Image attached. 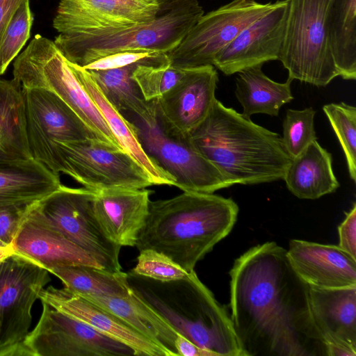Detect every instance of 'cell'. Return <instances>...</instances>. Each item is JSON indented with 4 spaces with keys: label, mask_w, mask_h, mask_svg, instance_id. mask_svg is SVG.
I'll return each mask as SVG.
<instances>
[{
    "label": "cell",
    "mask_w": 356,
    "mask_h": 356,
    "mask_svg": "<svg viewBox=\"0 0 356 356\" xmlns=\"http://www.w3.org/2000/svg\"><path fill=\"white\" fill-rule=\"evenodd\" d=\"M22 92L31 156L50 170L53 142L97 139L78 115L54 93L41 88H22Z\"/></svg>",
    "instance_id": "14"
},
{
    "label": "cell",
    "mask_w": 356,
    "mask_h": 356,
    "mask_svg": "<svg viewBox=\"0 0 356 356\" xmlns=\"http://www.w3.org/2000/svg\"><path fill=\"white\" fill-rule=\"evenodd\" d=\"M286 255L292 268L309 286H356V259L338 245L292 239Z\"/></svg>",
    "instance_id": "19"
},
{
    "label": "cell",
    "mask_w": 356,
    "mask_h": 356,
    "mask_svg": "<svg viewBox=\"0 0 356 356\" xmlns=\"http://www.w3.org/2000/svg\"><path fill=\"white\" fill-rule=\"evenodd\" d=\"M39 299L51 307L79 319L130 347L135 356H170V354L135 330L126 322L65 288L49 286Z\"/></svg>",
    "instance_id": "18"
},
{
    "label": "cell",
    "mask_w": 356,
    "mask_h": 356,
    "mask_svg": "<svg viewBox=\"0 0 356 356\" xmlns=\"http://www.w3.org/2000/svg\"><path fill=\"white\" fill-rule=\"evenodd\" d=\"M276 4L255 0H232L203 15L188 34L167 53L170 65L188 69L213 65L216 56L246 26Z\"/></svg>",
    "instance_id": "11"
},
{
    "label": "cell",
    "mask_w": 356,
    "mask_h": 356,
    "mask_svg": "<svg viewBox=\"0 0 356 356\" xmlns=\"http://www.w3.org/2000/svg\"><path fill=\"white\" fill-rule=\"evenodd\" d=\"M308 297L313 323L325 345L356 350V286H309Z\"/></svg>",
    "instance_id": "21"
},
{
    "label": "cell",
    "mask_w": 356,
    "mask_h": 356,
    "mask_svg": "<svg viewBox=\"0 0 356 356\" xmlns=\"http://www.w3.org/2000/svg\"><path fill=\"white\" fill-rule=\"evenodd\" d=\"M175 346L178 355L182 356H213L210 352L197 346L194 343L177 334Z\"/></svg>",
    "instance_id": "40"
},
{
    "label": "cell",
    "mask_w": 356,
    "mask_h": 356,
    "mask_svg": "<svg viewBox=\"0 0 356 356\" xmlns=\"http://www.w3.org/2000/svg\"><path fill=\"white\" fill-rule=\"evenodd\" d=\"M230 318L245 356H327L313 323L309 286L275 242L254 246L229 271Z\"/></svg>",
    "instance_id": "1"
},
{
    "label": "cell",
    "mask_w": 356,
    "mask_h": 356,
    "mask_svg": "<svg viewBox=\"0 0 356 356\" xmlns=\"http://www.w3.org/2000/svg\"><path fill=\"white\" fill-rule=\"evenodd\" d=\"M287 0L243 29L215 57L213 65L225 75L279 60L285 33Z\"/></svg>",
    "instance_id": "15"
},
{
    "label": "cell",
    "mask_w": 356,
    "mask_h": 356,
    "mask_svg": "<svg viewBox=\"0 0 356 356\" xmlns=\"http://www.w3.org/2000/svg\"><path fill=\"white\" fill-rule=\"evenodd\" d=\"M24 0H0V39L14 14Z\"/></svg>",
    "instance_id": "41"
},
{
    "label": "cell",
    "mask_w": 356,
    "mask_h": 356,
    "mask_svg": "<svg viewBox=\"0 0 356 356\" xmlns=\"http://www.w3.org/2000/svg\"><path fill=\"white\" fill-rule=\"evenodd\" d=\"M79 296L118 316L170 356H179L175 346L177 332L132 291L127 297Z\"/></svg>",
    "instance_id": "26"
},
{
    "label": "cell",
    "mask_w": 356,
    "mask_h": 356,
    "mask_svg": "<svg viewBox=\"0 0 356 356\" xmlns=\"http://www.w3.org/2000/svg\"><path fill=\"white\" fill-rule=\"evenodd\" d=\"M187 136L194 148L234 184L283 179L292 159L280 134L217 99L207 117Z\"/></svg>",
    "instance_id": "3"
},
{
    "label": "cell",
    "mask_w": 356,
    "mask_h": 356,
    "mask_svg": "<svg viewBox=\"0 0 356 356\" xmlns=\"http://www.w3.org/2000/svg\"><path fill=\"white\" fill-rule=\"evenodd\" d=\"M185 70L174 67L170 62L161 65L139 64L132 77L147 102L160 98L182 77Z\"/></svg>",
    "instance_id": "35"
},
{
    "label": "cell",
    "mask_w": 356,
    "mask_h": 356,
    "mask_svg": "<svg viewBox=\"0 0 356 356\" xmlns=\"http://www.w3.org/2000/svg\"><path fill=\"white\" fill-rule=\"evenodd\" d=\"M150 22L120 29L59 33L54 41L65 58L84 67L123 51L168 53L177 47L204 15L199 0H158Z\"/></svg>",
    "instance_id": "5"
},
{
    "label": "cell",
    "mask_w": 356,
    "mask_h": 356,
    "mask_svg": "<svg viewBox=\"0 0 356 356\" xmlns=\"http://www.w3.org/2000/svg\"><path fill=\"white\" fill-rule=\"evenodd\" d=\"M288 78L278 83L268 78L261 66L244 70L236 77L235 95L243 108L242 115L250 118L254 114L277 116L281 107L293 99Z\"/></svg>",
    "instance_id": "27"
},
{
    "label": "cell",
    "mask_w": 356,
    "mask_h": 356,
    "mask_svg": "<svg viewBox=\"0 0 356 356\" xmlns=\"http://www.w3.org/2000/svg\"><path fill=\"white\" fill-rule=\"evenodd\" d=\"M238 207L232 198L184 191L151 201L136 247L162 252L188 273L233 229Z\"/></svg>",
    "instance_id": "2"
},
{
    "label": "cell",
    "mask_w": 356,
    "mask_h": 356,
    "mask_svg": "<svg viewBox=\"0 0 356 356\" xmlns=\"http://www.w3.org/2000/svg\"><path fill=\"white\" fill-rule=\"evenodd\" d=\"M330 48L339 76L356 79V0H334L327 17Z\"/></svg>",
    "instance_id": "29"
},
{
    "label": "cell",
    "mask_w": 356,
    "mask_h": 356,
    "mask_svg": "<svg viewBox=\"0 0 356 356\" xmlns=\"http://www.w3.org/2000/svg\"><path fill=\"white\" fill-rule=\"evenodd\" d=\"M131 291L176 332L213 356H245L230 316L195 270L160 281L127 273Z\"/></svg>",
    "instance_id": "4"
},
{
    "label": "cell",
    "mask_w": 356,
    "mask_h": 356,
    "mask_svg": "<svg viewBox=\"0 0 356 356\" xmlns=\"http://www.w3.org/2000/svg\"><path fill=\"white\" fill-rule=\"evenodd\" d=\"M48 272L56 276L64 288L78 295L127 297L131 293L127 273L113 272L86 265L54 266Z\"/></svg>",
    "instance_id": "30"
},
{
    "label": "cell",
    "mask_w": 356,
    "mask_h": 356,
    "mask_svg": "<svg viewBox=\"0 0 356 356\" xmlns=\"http://www.w3.org/2000/svg\"><path fill=\"white\" fill-rule=\"evenodd\" d=\"M14 253L15 250L13 245L0 246V262Z\"/></svg>",
    "instance_id": "42"
},
{
    "label": "cell",
    "mask_w": 356,
    "mask_h": 356,
    "mask_svg": "<svg viewBox=\"0 0 356 356\" xmlns=\"http://www.w3.org/2000/svg\"><path fill=\"white\" fill-rule=\"evenodd\" d=\"M146 154L175 180L183 191L213 193L230 187L232 181L191 145L188 136L172 132L161 120L156 99L143 116L129 114Z\"/></svg>",
    "instance_id": "9"
},
{
    "label": "cell",
    "mask_w": 356,
    "mask_h": 356,
    "mask_svg": "<svg viewBox=\"0 0 356 356\" xmlns=\"http://www.w3.org/2000/svg\"><path fill=\"white\" fill-rule=\"evenodd\" d=\"M33 15L29 0L19 6L0 39V75L19 54L30 38Z\"/></svg>",
    "instance_id": "33"
},
{
    "label": "cell",
    "mask_w": 356,
    "mask_h": 356,
    "mask_svg": "<svg viewBox=\"0 0 356 356\" xmlns=\"http://www.w3.org/2000/svg\"><path fill=\"white\" fill-rule=\"evenodd\" d=\"M283 179L290 192L300 199H318L339 187L332 154L317 140L291 159Z\"/></svg>",
    "instance_id": "25"
},
{
    "label": "cell",
    "mask_w": 356,
    "mask_h": 356,
    "mask_svg": "<svg viewBox=\"0 0 356 356\" xmlns=\"http://www.w3.org/2000/svg\"><path fill=\"white\" fill-rule=\"evenodd\" d=\"M26 206L0 207V241L4 244L12 245L20 226Z\"/></svg>",
    "instance_id": "38"
},
{
    "label": "cell",
    "mask_w": 356,
    "mask_h": 356,
    "mask_svg": "<svg viewBox=\"0 0 356 356\" xmlns=\"http://www.w3.org/2000/svg\"><path fill=\"white\" fill-rule=\"evenodd\" d=\"M152 193L146 188L95 192V216L111 241L121 247L136 245L149 215Z\"/></svg>",
    "instance_id": "20"
},
{
    "label": "cell",
    "mask_w": 356,
    "mask_h": 356,
    "mask_svg": "<svg viewBox=\"0 0 356 356\" xmlns=\"http://www.w3.org/2000/svg\"><path fill=\"white\" fill-rule=\"evenodd\" d=\"M158 0H60L53 20L58 33L120 29L152 22Z\"/></svg>",
    "instance_id": "16"
},
{
    "label": "cell",
    "mask_w": 356,
    "mask_h": 356,
    "mask_svg": "<svg viewBox=\"0 0 356 356\" xmlns=\"http://www.w3.org/2000/svg\"><path fill=\"white\" fill-rule=\"evenodd\" d=\"M316 111L308 107L302 110L289 108L283 121L282 140L291 159L298 156L312 143L317 140L314 129Z\"/></svg>",
    "instance_id": "34"
},
{
    "label": "cell",
    "mask_w": 356,
    "mask_h": 356,
    "mask_svg": "<svg viewBox=\"0 0 356 356\" xmlns=\"http://www.w3.org/2000/svg\"><path fill=\"white\" fill-rule=\"evenodd\" d=\"M143 63L149 64L136 63L119 68L87 71L106 99L118 111L140 117L149 111L150 102L144 99L132 74L139 64Z\"/></svg>",
    "instance_id": "31"
},
{
    "label": "cell",
    "mask_w": 356,
    "mask_h": 356,
    "mask_svg": "<svg viewBox=\"0 0 356 356\" xmlns=\"http://www.w3.org/2000/svg\"><path fill=\"white\" fill-rule=\"evenodd\" d=\"M132 273L160 281L182 279L189 273L162 252L152 249L139 251Z\"/></svg>",
    "instance_id": "36"
},
{
    "label": "cell",
    "mask_w": 356,
    "mask_h": 356,
    "mask_svg": "<svg viewBox=\"0 0 356 356\" xmlns=\"http://www.w3.org/2000/svg\"><path fill=\"white\" fill-rule=\"evenodd\" d=\"M40 318L23 344L27 356H131L128 346L41 302Z\"/></svg>",
    "instance_id": "12"
},
{
    "label": "cell",
    "mask_w": 356,
    "mask_h": 356,
    "mask_svg": "<svg viewBox=\"0 0 356 356\" xmlns=\"http://www.w3.org/2000/svg\"><path fill=\"white\" fill-rule=\"evenodd\" d=\"M68 63L101 112L120 147L143 168L153 185L174 186V179L146 154L133 124L106 99L89 72L70 61Z\"/></svg>",
    "instance_id": "23"
},
{
    "label": "cell",
    "mask_w": 356,
    "mask_h": 356,
    "mask_svg": "<svg viewBox=\"0 0 356 356\" xmlns=\"http://www.w3.org/2000/svg\"><path fill=\"white\" fill-rule=\"evenodd\" d=\"M179 81L156 99L158 114L172 132L187 136L208 115L218 74L213 65L184 69Z\"/></svg>",
    "instance_id": "17"
},
{
    "label": "cell",
    "mask_w": 356,
    "mask_h": 356,
    "mask_svg": "<svg viewBox=\"0 0 356 356\" xmlns=\"http://www.w3.org/2000/svg\"><path fill=\"white\" fill-rule=\"evenodd\" d=\"M51 170L64 173L94 192L141 189L152 184L143 168L123 149L97 139L52 143Z\"/></svg>",
    "instance_id": "10"
},
{
    "label": "cell",
    "mask_w": 356,
    "mask_h": 356,
    "mask_svg": "<svg viewBox=\"0 0 356 356\" xmlns=\"http://www.w3.org/2000/svg\"><path fill=\"white\" fill-rule=\"evenodd\" d=\"M13 79L24 88H41L61 99L97 138L120 148L104 117L54 41L35 35L13 63Z\"/></svg>",
    "instance_id": "6"
},
{
    "label": "cell",
    "mask_w": 356,
    "mask_h": 356,
    "mask_svg": "<svg viewBox=\"0 0 356 356\" xmlns=\"http://www.w3.org/2000/svg\"><path fill=\"white\" fill-rule=\"evenodd\" d=\"M12 245L15 253L47 270L59 265L102 268L90 254L60 234L24 216Z\"/></svg>",
    "instance_id": "22"
},
{
    "label": "cell",
    "mask_w": 356,
    "mask_h": 356,
    "mask_svg": "<svg viewBox=\"0 0 356 356\" xmlns=\"http://www.w3.org/2000/svg\"><path fill=\"white\" fill-rule=\"evenodd\" d=\"M334 0H287L285 33L279 60L291 80L325 86L339 76L327 17Z\"/></svg>",
    "instance_id": "7"
},
{
    "label": "cell",
    "mask_w": 356,
    "mask_h": 356,
    "mask_svg": "<svg viewBox=\"0 0 356 356\" xmlns=\"http://www.w3.org/2000/svg\"><path fill=\"white\" fill-rule=\"evenodd\" d=\"M323 111L344 153L350 179L356 181V108L345 102L330 103Z\"/></svg>",
    "instance_id": "32"
},
{
    "label": "cell",
    "mask_w": 356,
    "mask_h": 356,
    "mask_svg": "<svg viewBox=\"0 0 356 356\" xmlns=\"http://www.w3.org/2000/svg\"><path fill=\"white\" fill-rule=\"evenodd\" d=\"M29 158L22 87L0 79V160Z\"/></svg>",
    "instance_id": "28"
},
{
    "label": "cell",
    "mask_w": 356,
    "mask_h": 356,
    "mask_svg": "<svg viewBox=\"0 0 356 356\" xmlns=\"http://www.w3.org/2000/svg\"><path fill=\"white\" fill-rule=\"evenodd\" d=\"M61 184L58 175L33 158L0 160V207L31 204Z\"/></svg>",
    "instance_id": "24"
},
{
    "label": "cell",
    "mask_w": 356,
    "mask_h": 356,
    "mask_svg": "<svg viewBox=\"0 0 356 356\" xmlns=\"http://www.w3.org/2000/svg\"><path fill=\"white\" fill-rule=\"evenodd\" d=\"M95 192L63 185L42 199L27 204L23 216L63 235L90 254L100 266L122 271L121 246L111 241L93 211Z\"/></svg>",
    "instance_id": "8"
},
{
    "label": "cell",
    "mask_w": 356,
    "mask_h": 356,
    "mask_svg": "<svg viewBox=\"0 0 356 356\" xmlns=\"http://www.w3.org/2000/svg\"><path fill=\"white\" fill-rule=\"evenodd\" d=\"M338 246L356 259V204L346 213V218L338 227Z\"/></svg>",
    "instance_id": "39"
},
{
    "label": "cell",
    "mask_w": 356,
    "mask_h": 356,
    "mask_svg": "<svg viewBox=\"0 0 356 356\" xmlns=\"http://www.w3.org/2000/svg\"><path fill=\"white\" fill-rule=\"evenodd\" d=\"M170 62L166 53L123 51L105 56L83 67L86 70H104L122 67L136 63L161 65Z\"/></svg>",
    "instance_id": "37"
},
{
    "label": "cell",
    "mask_w": 356,
    "mask_h": 356,
    "mask_svg": "<svg viewBox=\"0 0 356 356\" xmlns=\"http://www.w3.org/2000/svg\"><path fill=\"white\" fill-rule=\"evenodd\" d=\"M50 281L48 270L15 252L0 262V351L25 339L33 304Z\"/></svg>",
    "instance_id": "13"
}]
</instances>
